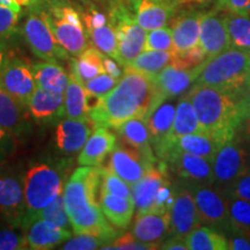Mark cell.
Returning a JSON list of instances; mask_svg holds the SVG:
<instances>
[{
    "instance_id": "cell-17",
    "label": "cell",
    "mask_w": 250,
    "mask_h": 250,
    "mask_svg": "<svg viewBox=\"0 0 250 250\" xmlns=\"http://www.w3.org/2000/svg\"><path fill=\"white\" fill-rule=\"evenodd\" d=\"M199 46L210 59L232 46L229 34L223 15L214 12L203 13L199 33Z\"/></svg>"
},
{
    "instance_id": "cell-16",
    "label": "cell",
    "mask_w": 250,
    "mask_h": 250,
    "mask_svg": "<svg viewBox=\"0 0 250 250\" xmlns=\"http://www.w3.org/2000/svg\"><path fill=\"white\" fill-rule=\"evenodd\" d=\"M195 198L190 189H181L175 192L170 208L169 233L173 236L186 239L188 234L201 226Z\"/></svg>"
},
{
    "instance_id": "cell-39",
    "label": "cell",
    "mask_w": 250,
    "mask_h": 250,
    "mask_svg": "<svg viewBox=\"0 0 250 250\" xmlns=\"http://www.w3.org/2000/svg\"><path fill=\"white\" fill-rule=\"evenodd\" d=\"M223 17L232 45L250 51V15L226 12Z\"/></svg>"
},
{
    "instance_id": "cell-61",
    "label": "cell",
    "mask_w": 250,
    "mask_h": 250,
    "mask_svg": "<svg viewBox=\"0 0 250 250\" xmlns=\"http://www.w3.org/2000/svg\"><path fill=\"white\" fill-rule=\"evenodd\" d=\"M249 142H250V140H249Z\"/></svg>"
},
{
    "instance_id": "cell-19",
    "label": "cell",
    "mask_w": 250,
    "mask_h": 250,
    "mask_svg": "<svg viewBox=\"0 0 250 250\" xmlns=\"http://www.w3.org/2000/svg\"><path fill=\"white\" fill-rule=\"evenodd\" d=\"M164 167H152L138 182L131 187L132 198L138 214L155 211L156 197L161 187L167 182Z\"/></svg>"
},
{
    "instance_id": "cell-42",
    "label": "cell",
    "mask_w": 250,
    "mask_h": 250,
    "mask_svg": "<svg viewBox=\"0 0 250 250\" xmlns=\"http://www.w3.org/2000/svg\"><path fill=\"white\" fill-rule=\"evenodd\" d=\"M101 191L132 198V190H131L130 184L112 173L108 167H101Z\"/></svg>"
},
{
    "instance_id": "cell-46",
    "label": "cell",
    "mask_w": 250,
    "mask_h": 250,
    "mask_svg": "<svg viewBox=\"0 0 250 250\" xmlns=\"http://www.w3.org/2000/svg\"><path fill=\"white\" fill-rule=\"evenodd\" d=\"M27 237L23 228L21 230L13 228L0 229V250H18L27 248Z\"/></svg>"
},
{
    "instance_id": "cell-7",
    "label": "cell",
    "mask_w": 250,
    "mask_h": 250,
    "mask_svg": "<svg viewBox=\"0 0 250 250\" xmlns=\"http://www.w3.org/2000/svg\"><path fill=\"white\" fill-rule=\"evenodd\" d=\"M23 35L31 51L43 61L57 62L67 58L68 52L58 43L44 11H31L24 22Z\"/></svg>"
},
{
    "instance_id": "cell-20",
    "label": "cell",
    "mask_w": 250,
    "mask_h": 250,
    "mask_svg": "<svg viewBox=\"0 0 250 250\" xmlns=\"http://www.w3.org/2000/svg\"><path fill=\"white\" fill-rule=\"evenodd\" d=\"M95 125L90 118L88 120H72L66 118L58 124L56 130L57 146L66 154H74L83 149L92 134Z\"/></svg>"
},
{
    "instance_id": "cell-60",
    "label": "cell",
    "mask_w": 250,
    "mask_h": 250,
    "mask_svg": "<svg viewBox=\"0 0 250 250\" xmlns=\"http://www.w3.org/2000/svg\"><path fill=\"white\" fill-rule=\"evenodd\" d=\"M36 1H40V0H33V2H31V5H33L34 2H36Z\"/></svg>"
},
{
    "instance_id": "cell-28",
    "label": "cell",
    "mask_w": 250,
    "mask_h": 250,
    "mask_svg": "<svg viewBox=\"0 0 250 250\" xmlns=\"http://www.w3.org/2000/svg\"><path fill=\"white\" fill-rule=\"evenodd\" d=\"M100 206L105 218L118 228L129 226L136 208L133 198H126L105 191L100 192Z\"/></svg>"
},
{
    "instance_id": "cell-13",
    "label": "cell",
    "mask_w": 250,
    "mask_h": 250,
    "mask_svg": "<svg viewBox=\"0 0 250 250\" xmlns=\"http://www.w3.org/2000/svg\"><path fill=\"white\" fill-rule=\"evenodd\" d=\"M0 213L11 226H22L27 213L23 183L14 174L0 173Z\"/></svg>"
},
{
    "instance_id": "cell-54",
    "label": "cell",
    "mask_w": 250,
    "mask_h": 250,
    "mask_svg": "<svg viewBox=\"0 0 250 250\" xmlns=\"http://www.w3.org/2000/svg\"><path fill=\"white\" fill-rule=\"evenodd\" d=\"M33 0H0V5L1 6H8V7L19 9L21 11L22 6L31 5Z\"/></svg>"
},
{
    "instance_id": "cell-31",
    "label": "cell",
    "mask_w": 250,
    "mask_h": 250,
    "mask_svg": "<svg viewBox=\"0 0 250 250\" xmlns=\"http://www.w3.org/2000/svg\"><path fill=\"white\" fill-rule=\"evenodd\" d=\"M116 130L122 143L132 146L144 154L155 156L154 149L152 147L151 134L145 118H132L118 126Z\"/></svg>"
},
{
    "instance_id": "cell-11",
    "label": "cell",
    "mask_w": 250,
    "mask_h": 250,
    "mask_svg": "<svg viewBox=\"0 0 250 250\" xmlns=\"http://www.w3.org/2000/svg\"><path fill=\"white\" fill-rule=\"evenodd\" d=\"M155 156L144 154L132 146L121 143L111 152L108 168L131 187L154 167Z\"/></svg>"
},
{
    "instance_id": "cell-49",
    "label": "cell",
    "mask_w": 250,
    "mask_h": 250,
    "mask_svg": "<svg viewBox=\"0 0 250 250\" xmlns=\"http://www.w3.org/2000/svg\"><path fill=\"white\" fill-rule=\"evenodd\" d=\"M218 7L230 13L250 15V0H219Z\"/></svg>"
},
{
    "instance_id": "cell-38",
    "label": "cell",
    "mask_w": 250,
    "mask_h": 250,
    "mask_svg": "<svg viewBox=\"0 0 250 250\" xmlns=\"http://www.w3.org/2000/svg\"><path fill=\"white\" fill-rule=\"evenodd\" d=\"M229 234L250 236V202L227 195Z\"/></svg>"
},
{
    "instance_id": "cell-30",
    "label": "cell",
    "mask_w": 250,
    "mask_h": 250,
    "mask_svg": "<svg viewBox=\"0 0 250 250\" xmlns=\"http://www.w3.org/2000/svg\"><path fill=\"white\" fill-rule=\"evenodd\" d=\"M65 93H55L37 86L28 101L30 114L37 120H46L62 114L64 107Z\"/></svg>"
},
{
    "instance_id": "cell-1",
    "label": "cell",
    "mask_w": 250,
    "mask_h": 250,
    "mask_svg": "<svg viewBox=\"0 0 250 250\" xmlns=\"http://www.w3.org/2000/svg\"><path fill=\"white\" fill-rule=\"evenodd\" d=\"M152 76L124 66L123 77L100 104L89 112L95 127L118 126L132 118H146L160 104Z\"/></svg>"
},
{
    "instance_id": "cell-51",
    "label": "cell",
    "mask_w": 250,
    "mask_h": 250,
    "mask_svg": "<svg viewBox=\"0 0 250 250\" xmlns=\"http://www.w3.org/2000/svg\"><path fill=\"white\" fill-rule=\"evenodd\" d=\"M228 249L230 250H250V236L241 234H232L228 241Z\"/></svg>"
},
{
    "instance_id": "cell-24",
    "label": "cell",
    "mask_w": 250,
    "mask_h": 250,
    "mask_svg": "<svg viewBox=\"0 0 250 250\" xmlns=\"http://www.w3.org/2000/svg\"><path fill=\"white\" fill-rule=\"evenodd\" d=\"M117 145V138L107 127L94 130L78 156L80 166H101L108 154H111Z\"/></svg>"
},
{
    "instance_id": "cell-36",
    "label": "cell",
    "mask_w": 250,
    "mask_h": 250,
    "mask_svg": "<svg viewBox=\"0 0 250 250\" xmlns=\"http://www.w3.org/2000/svg\"><path fill=\"white\" fill-rule=\"evenodd\" d=\"M190 250H228V241L223 234L208 227H197L186 237Z\"/></svg>"
},
{
    "instance_id": "cell-10",
    "label": "cell",
    "mask_w": 250,
    "mask_h": 250,
    "mask_svg": "<svg viewBox=\"0 0 250 250\" xmlns=\"http://www.w3.org/2000/svg\"><path fill=\"white\" fill-rule=\"evenodd\" d=\"M165 165L191 186H213V161L204 156L170 149L161 159Z\"/></svg>"
},
{
    "instance_id": "cell-40",
    "label": "cell",
    "mask_w": 250,
    "mask_h": 250,
    "mask_svg": "<svg viewBox=\"0 0 250 250\" xmlns=\"http://www.w3.org/2000/svg\"><path fill=\"white\" fill-rule=\"evenodd\" d=\"M88 35L92 39L95 48H98L103 54L117 61V36L114 26L110 22L95 28V29L88 30Z\"/></svg>"
},
{
    "instance_id": "cell-8",
    "label": "cell",
    "mask_w": 250,
    "mask_h": 250,
    "mask_svg": "<svg viewBox=\"0 0 250 250\" xmlns=\"http://www.w3.org/2000/svg\"><path fill=\"white\" fill-rule=\"evenodd\" d=\"M249 170V149H247L246 146L235 137L218 149L213 160V186L226 190L237 177Z\"/></svg>"
},
{
    "instance_id": "cell-41",
    "label": "cell",
    "mask_w": 250,
    "mask_h": 250,
    "mask_svg": "<svg viewBox=\"0 0 250 250\" xmlns=\"http://www.w3.org/2000/svg\"><path fill=\"white\" fill-rule=\"evenodd\" d=\"M114 240L107 236L96 235V234H77L76 236L68 239V241L62 246L64 250H93L105 249V247Z\"/></svg>"
},
{
    "instance_id": "cell-27",
    "label": "cell",
    "mask_w": 250,
    "mask_h": 250,
    "mask_svg": "<svg viewBox=\"0 0 250 250\" xmlns=\"http://www.w3.org/2000/svg\"><path fill=\"white\" fill-rule=\"evenodd\" d=\"M219 148H220V145L212 138L210 134L205 132L186 134V136L180 137V138L169 144L159 158H164L166 153L170 151V149H176V151L204 156L208 160L213 161Z\"/></svg>"
},
{
    "instance_id": "cell-3",
    "label": "cell",
    "mask_w": 250,
    "mask_h": 250,
    "mask_svg": "<svg viewBox=\"0 0 250 250\" xmlns=\"http://www.w3.org/2000/svg\"><path fill=\"white\" fill-rule=\"evenodd\" d=\"M187 95L191 100L203 131L220 146L235 138L237 129L248 117L242 93L193 85Z\"/></svg>"
},
{
    "instance_id": "cell-33",
    "label": "cell",
    "mask_w": 250,
    "mask_h": 250,
    "mask_svg": "<svg viewBox=\"0 0 250 250\" xmlns=\"http://www.w3.org/2000/svg\"><path fill=\"white\" fill-rule=\"evenodd\" d=\"M104 55L98 48L88 46L85 51L78 56L77 59H71L72 73L81 83L85 85L88 80L105 72L103 66Z\"/></svg>"
},
{
    "instance_id": "cell-56",
    "label": "cell",
    "mask_w": 250,
    "mask_h": 250,
    "mask_svg": "<svg viewBox=\"0 0 250 250\" xmlns=\"http://www.w3.org/2000/svg\"><path fill=\"white\" fill-rule=\"evenodd\" d=\"M243 129H245V136L248 138V140H250V115L248 117L243 121Z\"/></svg>"
},
{
    "instance_id": "cell-22",
    "label": "cell",
    "mask_w": 250,
    "mask_h": 250,
    "mask_svg": "<svg viewBox=\"0 0 250 250\" xmlns=\"http://www.w3.org/2000/svg\"><path fill=\"white\" fill-rule=\"evenodd\" d=\"M170 211H152L137 215L132 234L140 241L159 248L166 234L169 232Z\"/></svg>"
},
{
    "instance_id": "cell-18",
    "label": "cell",
    "mask_w": 250,
    "mask_h": 250,
    "mask_svg": "<svg viewBox=\"0 0 250 250\" xmlns=\"http://www.w3.org/2000/svg\"><path fill=\"white\" fill-rule=\"evenodd\" d=\"M45 17L58 43L66 50L68 55L79 56L88 48V40L83 26L70 22L54 7L45 12Z\"/></svg>"
},
{
    "instance_id": "cell-4",
    "label": "cell",
    "mask_w": 250,
    "mask_h": 250,
    "mask_svg": "<svg viewBox=\"0 0 250 250\" xmlns=\"http://www.w3.org/2000/svg\"><path fill=\"white\" fill-rule=\"evenodd\" d=\"M249 79L250 51L232 45L203 62L201 74L193 85L245 94Z\"/></svg>"
},
{
    "instance_id": "cell-58",
    "label": "cell",
    "mask_w": 250,
    "mask_h": 250,
    "mask_svg": "<svg viewBox=\"0 0 250 250\" xmlns=\"http://www.w3.org/2000/svg\"><path fill=\"white\" fill-rule=\"evenodd\" d=\"M5 140H2V142H0V165L2 164V161H4L5 156H6V148H5Z\"/></svg>"
},
{
    "instance_id": "cell-37",
    "label": "cell",
    "mask_w": 250,
    "mask_h": 250,
    "mask_svg": "<svg viewBox=\"0 0 250 250\" xmlns=\"http://www.w3.org/2000/svg\"><path fill=\"white\" fill-rule=\"evenodd\" d=\"M37 219H44V220L52 221V223L58 225V226L70 229L72 225L66 211V205H65L64 192L58 195L54 202L50 203L46 208H42V210L31 212V213H26L21 227L23 228L26 225L34 220H37Z\"/></svg>"
},
{
    "instance_id": "cell-55",
    "label": "cell",
    "mask_w": 250,
    "mask_h": 250,
    "mask_svg": "<svg viewBox=\"0 0 250 250\" xmlns=\"http://www.w3.org/2000/svg\"><path fill=\"white\" fill-rule=\"evenodd\" d=\"M6 61H7V58H6L5 45L4 43H2V41H0V70H1V67L4 66Z\"/></svg>"
},
{
    "instance_id": "cell-32",
    "label": "cell",
    "mask_w": 250,
    "mask_h": 250,
    "mask_svg": "<svg viewBox=\"0 0 250 250\" xmlns=\"http://www.w3.org/2000/svg\"><path fill=\"white\" fill-rule=\"evenodd\" d=\"M22 103L0 87V126L11 134L22 132L26 125V114Z\"/></svg>"
},
{
    "instance_id": "cell-50",
    "label": "cell",
    "mask_w": 250,
    "mask_h": 250,
    "mask_svg": "<svg viewBox=\"0 0 250 250\" xmlns=\"http://www.w3.org/2000/svg\"><path fill=\"white\" fill-rule=\"evenodd\" d=\"M109 22V19L105 14L101 13V12L95 11H90L88 14H86L85 17V23L87 27V30H92L95 29V28H99L103 26V24L108 23Z\"/></svg>"
},
{
    "instance_id": "cell-21",
    "label": "cell",
    "mask_w": 250,
    "mask_h": 250,
    "mask_svg": "<svg viewBox=\"0 0 250 250\" xmlns=\"http://www.w3.org/2000/svg\"><path fill=\"white\" fill-rule=\"evenodd\" d=\"M27 243L30 249H52L71 237V230L62 228L52 221L37 219L23 227Z\"/></svg>"
},
{
    "instance_id": "cell-45",
    "label": "cell",
    "mask_w": 250,
    "mask_h": 250,
    "mask_svg": "<svg viewBox=\"0 0 250 250\" xmlns=\"http://www.w3.org/2000/svg\"><path fill=\"white\" fill-rule=\"evenodd\" d=\"M20 12L19 9L0 5V41L7 39L17 31Z\"/></svg>"
},
{
    "instance_id": "cell-57",
    "label": "cell",
    "mask_w": 250,
    "mask_h": 250,
    "mask_svg": "<svg viewBox=\"0 0 250 250\" xmlns=\"http://www.w3.org/2000/svg\"><path fill=\"white\" fill-rule=\"evenodd\" d=\"M245 100L247 103V109H248V116L250 115V79L248 85H247V88L245 90Z\"/></svg>"
},
{
    "instance_id": "cell-47",
    "label": "cell",
    "mask_w": 250,
    "mask_h": 250,
    "mask_svg": "<svg viewBox=\"0 0 250 250\" xmlns=\"http://www.w3.org/2000/svg\"><path fill=\"white\" fill-rule=\"evenodd\" d=\"M105 249H124V250H149L155 249L149 243L143 242L137 239L132 233H126L117 236L112 242V246L105 247Z\"/></svg>"
},
{
    "instance_id": "cell-2",
    "label": "cell",
    "mask_w": 250,
    "mask_h": 250,
    "mask_svg": "<svg viewBox=\"0 0 250 250\" xmlns=\"http://www.w3.org/2000/svg\"><path fill=\"white\" fill-rule=\"evenodd\" d=\"M99 192H101V167L83 166L73 171L64 188L72 229L76 234H96L115 240L117 232L103 214Z\"/></svg>"
},
{
    "instance_id": "cell-26",
    "label": "cell",
    "mask_w": 250,
    "mask_h": 250,
    "mask_svg": "<svg viewBox=\"0 0 250 250\" xmlns=\"http://www.w3.org/2000/svg\"><path fill=\"white\" fill-rule=\"evenodd\" d=\"M173 99L165 100L145 118L154 152L166 142L173 126L175 112H176V105L173 102Z\"/></svg>"
},
{
    "instance_id": "cell-9",
    "label": "cell",
    "mask_w": 250,
    "mask_h": 250,
    "mask_svg": "<svg viewBox=\"0 0 250 250\" xmlns=\"http://www.w3.org/2000/svg\"><path fill=\"white\" fill-rule=\"evenodd\" d=\"M201 223L229 233L228 202L225 190L214 186H190Z\"/></svg>"
},
{
    "instance_id": "cell-59",
    "label": "cell",
    "mask_w": 250,
    "mask_h": 250,
    "mask_svg": "<svg viewBox=\"0 0 250 250\" xmlns=\"http://www.w3.org/2000/svg\"><path fill=\"white\" fill-rule=\"evenodd\" d=\"M7 131L2 129L1 126H0V142H2V140H6V138H7Z\"/></svg>"
},
{
    "instance_id": "cell-34",
    "label": "cell",
    "mask_w": 250,
    "mask_h": 250,
    "mask_svg": "<svg viewBox=\"0 0 250 250\" xmlns=\"http://www.w3.org/2000/svg\"><path fill=\"white\" fill-rule=\"evenodd\" d=\"M37 86L55 93H65L68 76L56 62H37L31 67Z\"/></svg>"
},
{
    "instance_id": "cell-53",
    "label": "cell",
    "mask_w": 250,
    "mask_h": 250,
    "mask_svg": "<svg viewBox=\"0 0 250 250\" xmlns=\"http://www.w3.org/2000/svg\"><path fill=\"white\" fill-rule=\"evenodd\" d=\"M160 249L167 250H188V246L186 243V239L177 236H171L167 241L162 242L160 245Z\"/></svg>"
},
{
    "instance_id": "cell-15",
    "label": "cell",
    "mask_w": 250,
    "mask_h": 250,
    "mask_svg": "<svg viewBox=\"0 0 250 250\" xmlns=\"http://www.w3.org/2000/svg\"><path fill=\"white\" fill-rule=\"evenodd\" d=\"M133 17L146 31L165 27L180 5L188 0H130Z\"/></svg>"
},
{
    "instance_id": "cell-43",
    "label": "cell",
    "mask_w": 250,
    "mask_h": 250,
    "mask_svg": "<svg viewBox=\"0 0 250 250\" xmlns=\"http://www.w3.org/2000/svg\"><path fill=\"white\" fill-rule=\"evenodd\" d=\"M148 50L175 52L171 28L165 26L158 29L149 30L145 43V51H148Z\"/></svg>"
},
{
    "instance_id": "cell-6",
    "label": "cell",
    "mask_w": 250,
    "mask_h": 250,
    "mask_svg": "<svg viewBox=\"0 0 250 250\" xmlns=\"http://www.w3.org/2000/svg\"><path fill=\"white\" fill-rule=\"evenodd\" d=\"M110 23L114 26L117 36V62L126 66L145 51L147 33L137 22L133 14L123 6H116L112 9Z\"/></svg>"
},
{
    "instance_id": "cell-44",
    "label": "cell",
    "mask_w": 250,
    "mask_h": 250,
    "mask_svg": "<svg viewBox=\"0 0 250 250\" xmlns=\"http://www.w3.org/2000/svg\"><path fill=\"white\" fill-rule=\"evenodd\" d=\"M120 79L109 76L108 73H101L99 76L94 77L85 83V88L87 93L90 95L96 96L99 99H103L116 87Z\"/></svg>"
},
{
    "instance_id": "cell-29",
    "label": "cell",
    "mask_w": 250,
    "mask_h": 250,
    "mask_svg": "<svg viewBox=\"0 0 250 250\" xmlns=\"http://www.w3.org/2000/svg\"><path fill=\"white\" fill-rule=\"evenodd\" d=\"M90 109L87 103V90L73 73L68 76V83L65 90L62 112L66 118L72 120H88Z\"/></svg>"
},
{
    "instance_id": "cell-48",
    "label": "cell",
    "mask_w": 250,
    "mask_h": 250,
    "mask_svg": "<svg viewBox=\"0 0 250 250\" xmlns=\"http://www.w3.org/2000/svg\"><path fill=\"white\" fill-rule=\"evenodd\" d=\"M225 191L227 195L250 202V170L237 177Z\"/></svg>"
},
{
    "instance_id": "cell-23",
    "label": "cell",
    "mask_w": 250,
    "mask_h": 250,
    "mask_svg": "<svg viewBox=\"0 0 250 250\" xmlns=\"http://www.w3.org/2000/svg\"><path fill=\"white\" fill-rule=\"evenodd\" d=\"M202 15L203 13L192 12L175 19L171 24L175 54L183 55L199 45Z\"/></svg>"
},
{
    "instance_id": "cell-14",
    "label": "cell",
    "mask_w": 250,
    "mask_h": 250,
    "mask_svg": "<svg viewBox=\"0 0 250 250\" xmlns=\"http://www.w3.org/2000/svg\"><path fill=\"white\" fill-rule=\"evenodd\" d=\"M203 64L195 68H182L170 64L158 74L152 77L158 92L159 99L165 101L167 99L177 98L195 83L201 74Z\"/></svg>"
},
{
    "instance_id": "cell-35",
    "label": "cell",
    "mask_w": 250,
    "mask_h": 250,
    "mask_svg": "<svg viewBox=\"0 0 250 250\" xmlns=\"http://www.w3.org/2000/svg\"><path fill=\"white\" fill-rule=\"evenodd\" d=\"M175 57H176V54L171 51L148 50V51L142 52L133 62L126 65V67L153 77L164 70L166 66L170 65Z\"/></svg>"
},
{
    "instance_id": "cell-12",
    "label": "cell",
    "mask_w": 250,
    "mask_h": 250,
    "mask_svg": "<svg viewBox=\"0 0 250 250\" xmlns=\"http://www.w3.org/2000/svg\"><path fill=\"white\" fill-rule=\"evenodd\" d=\"M0 87L19 102L27 105L37 88L33 70L19 59H7L0 70Z\"/></svg>"
},
{
    "instance_id": "cell-25",
    "label": "cell",
    "mask_w": 250,
    "mask_h": 250,
    "mask_svg": "<svg viewBox=\"0 0 250 250\" xmlns=\"http://www.w3.org/2000/svg\"><path fill=\"white\" fill-rule=\"evenodd\" d=\"M201 132H204V131H203L202 125L199 123L198 117H197L195 108H193V104L189 96L186 95L180 100L176 105V112H175L174 123L173 126H171L169 136L154 153L158 156H160L161 153L165 151V148L169 144L173 143L174 140L182 136H186V134Z\"/></svg>"
},
{
    "instance_id": "cell-5",
    "label": "cell",
    "mask_w": 250,
    "mask_h": 250,
    "mask_svg": "<svg viewBox=\"0 0 250 250\" xmlns=\"http://www.w3.org/2000/svg\"><path fill=\"white\" fill-rule=\"evenodd\" d=\"M62 174L59 168L39 164L29 168L23 177V191L27 213L42 210L64 192Z\"/></svg>"
},
{
    "instance_id": "cell-52",
    "label": "cell",
    "mask_w": 250,
    "mask_h": 250,
    "mask_svg": "<svg viewBox=\"0 0 250 250\" xmlns=\"http://www.w3.org/2000/svg\"><path fill=\"white\" fill-rule=\"evenodd\" d=\"M103 66H104L105 73L116 78V79H120L122 76V70L121 67L118 66L117 62L114 61V58L108 57L107 55H104V57H103Z\"/></svg>"
}]
</instances>
